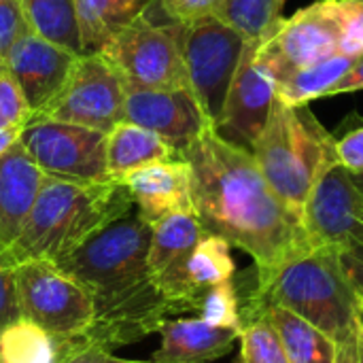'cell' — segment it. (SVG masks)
I'll return each mask as SVG.
<instances>
[{
    "instance_id": "cell-16",
    "label": "cell",
    "mask_w": 363,
    "mask_h": 363,
    "mask_svg": "<svg viewBox=\"0 0 363 363\" xmlns=\"http://www.w3.org/2000/svg\"><path fill=\"white\" fill-rule=\"evenodd\" d=\"M138 217L153 225L174 213H194L191 168L183 157L155 162L121 179Z\"/></svg>"
},
{
    "instance_id": "cell-11",
    "label": "cell",
    "mask_w": 363,
    "mask_h": 363,
    "mask_svg": "<svg viewBox=\"0 0 363 363\" xmlns=\"http://www.w3.org/2000/svg\"><path fill=\"white\" fill-rule=\"evenodd\" d=\"M19 143L47 177L81 183L111 181L104 132L53 119H32Z\"/></svg>"
},
{
    "instance_id": "cell-1",
    "label": "cell",
    "mask_w": 363,
    "mask_h": 363,
    "mask_svg": "<svg viewBox=\"0 0 363 363\" xmlns=\"http://www.w3.org/2000/svg\"><path fill=\"white\" fill-rule=\"evenodd\" d=\"M181 157L191 168L194 213L204 232L251 255L255 270L277 268L315 249L302 219L277 198L251 151L208 125Z\"/></svg>"
},
{
    "instance_id": "cell-3",
    "label": "cell",
    "mask_w": 363,
    "mask_h": 363,
    "mask_svg": "<svg viewBox=\"0 0 363 363\" xmlns=\"http://www.w3.org/2000/svg\"><path fill=\"white\" fill-rule=\"evenodd\" d=\"M236 287L240 317L277 304L319 328L336 345L359 338V296L332 249L315 247L270 270L251 268Z\"/></svg>"
},
{
    "instance_id": "cell-30",
    "label": "cell",
    "mask_w": 363,
    "mask_h": 363,
    "mask_svg": "<svg viewBox=\"0 0 363 363\" xmlns=\"http://www.w3.org/2000/svg\"><path fill=\"white\" fill-rule=\"evenodd\" d=\"M30 108L21 87L9 70L0 72V130H23L32 121Z\"/></svg>"
},
{
    "instance_id": "cell-28",
    "label": "cell",
    "mask_w": 363,
    "mask_h": 363,
    "mask_svg": "<svg viewBox=\"0 0 363 363\" xmlns=\"http://www.w3.org/2000/svg\"><path fill=\"white\" fill-rule=\"evenodd\" d=\"M200 319L215 325V328H228V330H242V317H240V294L236 287V281H223L213 287H208L200 296Z\"/></svg>"
},
{
    "instance_id": "cell-25",
    "label": "cell",
    "mask_w": 363,
    "mask_h": 363,
    "mask_svg": "<svg viewBox=\"0 0 363 363\" xmlns=\"http://www.w3.org/2000/svg\"><path fill=\"white\" fill-rule=\"evenodd\" d=\"M30 28L51 43L83 53L74 0H21Z\"/></svg>"
},
{
    "instance_id": "cell-13",
    "label": "cell",
    "mask_w": 363,
    "mask_h": 363,
    "mask_svg": "<svg viewBox=\"0 0 363 363\" xmlns=\"http://www.w3.org/2000/svg\"><path fill=\"white\" fill-rule=\"evenodd\" d=\"M202 236L204 228L196 213H174L151 225L147 266L172 313L198 311V298L185 281V262Z\"/></svg>"
},
{
    "instance_id": "cell-6",
    "label": "cell",
    "mask_w": 363,
    "mask_h": 363,
    "mask_svg": "<svg viewBox=\"0 0 363 363\" xmlns=\"http://www.w3.org/2000/svg\"><path fill=\"white\" fill-rule=\"evenodd\" d=\"M96 53L117 70L125 89H189L183 23L157 21L140 11Z\"/></svg>"
},
{
    "instance_id": "cell-7",
    "label": "cell",
    "mask_w": 363,
    "mask_h": 363,
    "mask_svg": "<svg viewBox=\"0 0 363 363\" xmlns=\"http://www.w3.org/2000/svg\"><path fill=\"white\" fill-rule=\"evenodd\" d=\"M21 317L49 332L57 347L81 340L94 323V304L85 287L53 262H26L11 268Z\"/></svg>"
},
{
    "instance_id": "cell-17",
    "label": "cell",
    "mask_w": 363,
    "mask_h": 363,
    "mask_svg": "<svg viewBox=\"0 0 363 363\" xmlns=\"http://www.w3.org/2000/svg\"><path fill=\"white\" fill-rule=\"evenodd\" d=\"M45 179L21 143L0 155V251L19 234Z\"/></svg>"
},
{
    "instance_id": "cell-29",
    "label": "cell",
    "mask_w": 363,
    "mask_h": 363,
    "mask_svg": "<svg viewBox=\"0 0 363 363\" xmlns=\"http://www.w3.org/2000/svg\"><path fill=\"white\" fill-rule=\"evenodd\" d=\"M221 2L223 0H147L143 11L151 17H164V21L187 26L213 17Z\"/></svg>"
},
{
    "instance_id": "cell-22",
    "label": "cell",
    "mask_w": 363,
    "mask_h": 363,
    "mask_svg": "<svg viewBox=\"0 0 363 363\" xmlns=\"http://www.w3.org/2000/svg\"><path fill=\"white\" fill-rule=\"evenodd\" d=\"M145 4L147 0H74L83 53L100 51V47L128 26Z\"/></svg>"
},
{
    "instance_id": "cell-4",
    "label": "cell",
    "mask_w": 363,
    "mask_h": 363,
    "mask_svg": "<svg viewBox=\"0 0 363 363\" xmlns=\"http://www.w3.org/2000/svg\"><path fill=\"white\" fill-rule=\"evenodd\" d=\"M134 202L121 181L81 183L47 177L19 234L0 251L4 268L26 262L60 264L106 225L130 215Z\"/></svg>"
},
{
    "instance_id": "cell-42",
    "label": "cell",
    "mask_w": 363,
    "mask_h": 363,
    "mask_svg": "<svg viewBox=\"0 0 363 363\" xmlns=\"http://www.w3.org/2000/svg\"><path fill=\"white\" fill-rule=\"evenodd\" d=\"M357 363H363V347H362V340H359V349H357Z\"/></svg>"
},
{
    "instance_id": "cell-37",
    "label": "cell",
    "mask_w": 363,
    "mask_h": 363,
    "mask_svg": "<svg viewBox=\"0 0 363 363\" xmlns=\"http://www.w3.org/2000/svg\"><path fill=\"white\" fill-rule=\"evenodd\" d=\"M338 255H340V264L349 283L353 285L355 294L363 298V257L351 255V253H338Z\"/></svg>"
},
{
    "instance_id": "cell-15",
    "label": "cell",
    "mask_w": 363,
    "mask_h": 363,
    "mask_svg": "<svg viewBox=\"0 0 363 363\" xmlns=\"http://www.w3.org/2000/svg\"><path fill=\"white\" fill-rule=\"evenodd\" d=\"M79 55L32 30L9 49L4 70L17 81L30 108L38 111L64 87Z\"/></svg>"
},
{
    "instance_id": "cell-32",
    "label": "cell",
    "mask_w": 363,
    "mask_h": 363,
    "mask_svg": "<svg viewBox=\"0 0 363 363\" xmlns=\"http://www.w3.org/2000/svg\"><path fill=\"white\" fill-rule=\"evenodd\" d=\"M340 19H342V40L340 53L362 55L363 53V11L362 0H340Z\"/></svg>"
},
{
    "instance_id": "cell-41",
    "label": "cell",
    "mask_w": 363,
    "mask_h": 363,
    "mask_svg": "<svg viewBox=\"0 0 363 363\" xmlns=\"http://www.w3.org/2000/svg\"><path fill=\"white\" fill-rule=\"evenodd\" d=\"M353 181H355V185L363 191V174H353Z\"/></svg>"
},
{
    "instance_id": "cell-40",
    "label": "cell",
    "mask_w": 363,
    "mask_h": 363,
    "mask_svg": "<svg viewBox=\"0 0 363 363\" xmlns=\"http://www.w3.org/2000/svg\"><path fill=\"white\" fill-rule=\"evenodd\" d=\"M357 315H359V340H362V347H363V298L359 296V300H357Z\"/></svg>"
},
{
    "instance_id": "cell-21",
    "label": "cell",
    "mask_w": 363,
    "mask_h": 363,
    "mask_svg": "<svg viewBox=\"0 0 363 363\" xmlns=\"http://www.w3.org/2000/svg\"><path fill=\"white\" fill-rule=\"evenodd\" d=\"M353 62V55L338 53L313 66L291 70L274 81V96L289 106H302L317 98H328L330 89L349 72Z\"/></svg>"
},
{
    "instance_id": "cell-18",
    "label": "cell",
    "mask_w": 363,
    "mask_h": 363,
    "mask_svg": "<svg viewBox=\"0 0 363 363\" xmlns=\"http://www.w3.org/2000/svg\"><path fill=\"white\" fill-rule=\"evenodd\" d=\"M157 332L162 342L149 363H213L225 357L240 336L202 319H166Z\"/></svg>"
},
{
    "instance_id": "cell-39",
    "label": "cell",
    "mask_w": 363,
    "mask_h": 363,
    "mask_svg": "<svg viewBox=\"0 0 363 363\" xmlns=\"http://www.w3.org/2000/svg\"><path fill=\"white\" fill-rule=\"evenodd\" d=\"M23 130H0V155L6 153L13 145L19 143Z\"/></svg>"
},
{
    "instance_id": "cell-26",
    "label": "cell",
    "mask_w": 363,
    "mask_h": 363,
    "mask_svg": "<svg viewBox=\"0 0 363 363\" xmlns=\"http://www.w3.org/2000/svg\"><path fill=\"white\" fill-rule=\"evenodd\" d=\"M287 0H223L213 17L234 28L247 40L266 36L281 19Z\"/></svg>"
},
{
    "instance_id": "cell-27",
    "label": "cell",
    "mask_w": 363,
    "mask_h": 363,
    "mask_svg": "<svg viewBox=\"0 0 363 363\" xmlns=\"http://www.w3.org/2000/svg\"><path fill=\"white\" fill-rule=\"evenodd\" d=\"M238 342L240 353L236 363H291L274 328L262 315L242 321Z\"/></svg>"
},
{
    "instance_id": "cell-35",
    "label": "cell",
    "mask_w": 363,
    "mask_h": 363,
    "mask_svg": "<svg viewBox=\"0 0 363 363\" xmlns=\"http://www.w3.org/2000/svg\"><path fill=\"white\" fill-rule=\"evenodd\" d=\"M15 317H19V311H17L15 291H13V277H11V270L4 268L0 262V328L13 321Z\"/></svg>"
},
{
    "instance_id": "cell-24",
    "label": "cell",
    "mask_w": 363,
    "mask_h": 363,
    "mask_svg": "<svg viewBox=\"0 0 363 363\" xmlns=\"http://www.w3.org/2000/svg\"><path fill=\"white\" fill-rule=\"evenodd\" d=\"M57 340L26 317L0 328V363H57Z\"/></svg>"
},
{
    "instance_id": "cell-9",
    "label": "cell",
    "mask_w": 363,
    "mask_h": 363,
    "mask_svg": "<svg viewBox=\"0 0 363 363\" xmlns=\"http://www.w3.org/2000/svg\"><path fill=\"white\" fill-rule=\"evenodd\" d=\"M125 85L100 53H81L64 87L32 119H53L108 134L123 121Z\"/></svg>"
},
{
    "instance_id": "cell-45",
    "label": "cell",
    "mask_w": 363,
    "mask_h": 363,
    "mask_svg": "<svg viewBox=\"0 0 363 363\" xmlns=\"http://www.w3.org/2000/svg\"><path fill=\"white\" fill-rule=\"evenodd\" d=\"M0 2H2V0H0Z\"/></svg>"
},
{
    "instance_id": "cell-34",
    "label": "cell",
    "mask_w": 363,
    "mask_h": 363,
    "mask_svg": "<svg viewBox=\"0 0 363 363\" xmlns=\"http://www.w3.org/2000/svg\"><path fill=\"white\" fill-rule=\"evenodd\" d=\"M336 157L351 174H363V123L336 138Z\"/></svg>"
},
{
    "instance_id": "cell-33",
    "label": "cell",
    "mask_w": 363,
    "mask_h": 363,
    "mask_svg": "<svg viewBox=\"0 0 363 363\" xmlns=\"http://www.w3.org/2000/svg\"><path fill=\"white\" fill-rule=\"evenodd\" d=\"M57 363H149L138 359H123L98 345L68 342L57 349Z\"/></svg>"
},
{
    "instance_id": "cell-5",
    "label": "cell",
    "mask_w": 363,
    "mask_h": 363,
    "mask_svg": "<svg viewBox=\"0 0 363 363\" xmlns=\"http://www.w3.org/2000/svg\"><path fill=\"white\" fill-rule=\"evenodd\" d=\"M251 153L277 198L300 219L321 174L338 164L336 138L311 106H289L277 98Z\"/></svg>"
},
{
    "instance_id": "cell-36",
    "label": "cell",
    "mask_w": 363,
    "mask_h": 363,
    "mask_svg": "<svg viewBox=\"0 0 363 363\" xmlns=\"http://www.w3.org/2000/svg\"><path fill=\"white\" fill-rule=\"evenodd\" d=\"M363 89V53L355 57L353 66L349 68V72L330 89L328 96H338V94H351V91H359Z\"/></svg>"
},
{
    "instance_id": "cell-44",
    "label": "cell",
    "mask_w": 363,
    "mask_h": 363,
    "mask_svg": "<svg viewBox=\"0 0 363 363\" xmlns=\"http://www.w3.org/2000/svg\"><path fill=\"white\" fill-rule=\"evenodd\" d=\"M362 11H363V0H362Z\"/></svg>"
},
{
    "instance_id": "cell-20",
    "label": "cell",
    "mask_w": 363,
    "mask_h": 363,
    "mask_svg": "<svg viewBox=\"0 0 363 363\" xmlns=\"http://www.w3.org/2000/svg\"><path fill=\"white\" fill-rule=\"evenodd\" d=\"M257 315L266 317L268 323L274 328L291 363H336L338 359V345L328 334H323L319 328L304 321L302 317L285 311L283 306L266 304L255 313L242 317V321Z\"/></svg>"
},
{
    "instance_id": "cell-2",
    "label": "cell",
    "mask_w": 363,
    "mask_h": 363,
    "mask_svg": "<svg viewBox=\"0 0 363 363\" xmlns=\"http://www.w3.org/2000/svg\"><path fill=\"white\" fill-rule=\"evenodd\" d=\"M151 225L138 215H125L106 225L62 266L89 294L94 323L77 340L104 349L138 342L172 315L147 266Z\"/></svg>"
},
{
    "instance_id": "cell-10",
    "label": "cell",
    "mask_w": 363,
    "mask_h": 363,
    "mask_svg": "<svg viewBox=\"0 0 363 363\" xmlns=\"http://www.w3.org/2000/svg\"><path fill=\"white\" fill-rule=\"evenodd\" d=\"M340 40V0H315L262 36L257 57L277 81L291 70L338 55Z\"/></svg>"
},
{
    "instance_id": "cell-43",
    "label": "cell",
    "mask_w": 363,
    "mask_h": 363,
    "mask_svg": "<svg viewBox=\"0 0 363 363\" xmlns=\"http://www.w3.org/2000/svg\"><path fill=\"white\" fill-rule=\"evenodd\" d=\"M4 70V64H2V60H0V72Z\"/></svg>"
},
{
    "instance_id": "cell-23",
    "label": "cell",
    "mask_w": 363,
    "mask_h": 363,
    "mask_svg": "<svg viewBox=\"0 0 363 363\" xmlns=\"http://www.w3.org/2000/svg\"><path fill=\"white\" fill-rule=\"evenodd\" d=\"M234 274L236 262L232 257V245L217 234L204 232V236L198 240V245L185 262V281L191 294L198 298V304L200 296L208 287L230 281L234 279Z\"/></svg>"
},
{
    "instance_id": "cell-8",
    "label": "cell",
    "mask_w": 363,
    "mask_h": 363,
    "mask_svg": "<svg viewBox=\"0 0 363 363\" xmlns=\"http://www.w3.org/2000/svg\"><path fill=\"white\" fill-rule=\"evenodd\" d=\"M247 38L217 17L183 26V60L189 91L211 125L217 128Z\"/></svg>"
},
{
    "instance_id": "cell-19",
    "label": "cell",
    "mask_w": 363,
    "mask_h": 363,
    "mask_svg": "<svg viewBox=\"0 0 363 363\" xmlns=\"http://www.w3.org/2000/svg\"><path fill=\"white\" fill-rule=\"evenodd\" d=\"M177 157L181 153L172 145L132 121H119L106 134V170L111 181H121L143 166Z\"/></svg>"
},
{
    "instance_id": "cell-12",
    "label": "cell",
    "mask_w": 363,
    "mask_h": 363,
    "mask_svg": "<svg viewBox=\"0 0 363 363\" xmlns=\"http://www.w3.org/2000/svg\"><path fill=\"white\" fill-rule=\"evenodd\" d=\"M259 40L262 38H251L245 43L221 119L215 128L225 140L247 151H251L262 134L277 98L274 79L257 57Z\"/></svg>"
},
{
    "instance_id": "cell-31",
    "label": "cell",
    "mask_w": 363,
    "mask_h": 363,
    "mask_svg": "<svg viewBox=\"0 0 363 363\" xmlns=\"http://www.w3.org/2000/svg\"><path fill=\"white\" fill-rule=\"evenodd\" d=\"M28 32H32L28 17L23 13L21 0H2L0 2V60L4 64V55L9 49Z\"/></svg>"
},
{
    "instance_id": "cell-38",
    "label": "cell",
    "mask_w": 363,
    "mask_h": 363,
    "mask_svg": "<svg viewBox=\"0 0 363 363\" xmlns=\"http://www.w3.org/2000/svg\"><path fill=\"white\" fill-rule=\"evenodd\" d=\"M357 349H359V338L338 345V359L336 363H357Z\"/></svg>"
},
{
    "instance_id": "cell-14",
    "label": "cell",
    "mask_w": 363,
    "mask_h": 363,
    "mask_svg": "<svg viewBox=\"0 0 363 363\" xmlns=\"http://www.w3.org/2000/svg\"><path fill=\"white\" fill-rule=\"evenodd\" d=\"M123 121L155 132L179 153L211 125L189 89H125Z\"/></svg>"
}]
</instances>
